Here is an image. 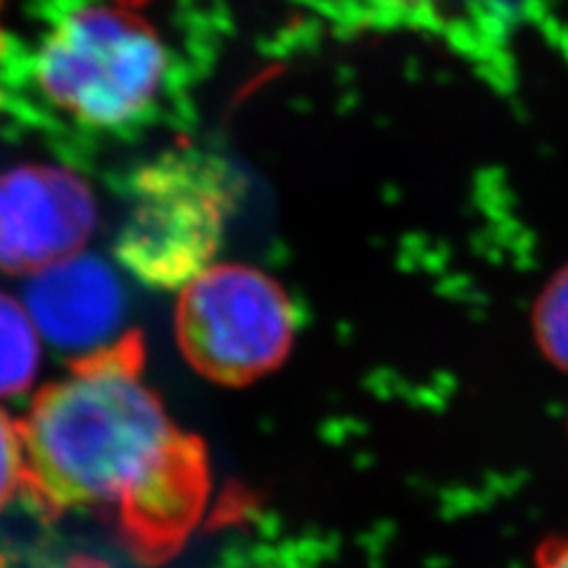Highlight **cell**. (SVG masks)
<instances>
[{
  "label": "cell",
  "instance_id": "obj_10",
  "mask_svg": "<svg viewBox=\"0 0 568 568\" xmlns=\"http://www.w3.org/2000/svg\"><path fill=\"white\" fill-rule=\"evenodd\" d=\"M372 17L388 22H410L417 27L440 29L446 0H363Z\"/></svg>",
  "mask_w": 568,
  "mask_h": 568
},
{
  "label": "cell",
  "instance_id": "obj_13",
  "mask_svg": "<svg viewBox=\"0 0 568 568\" xmlns=\"http://www.w3.org/2000/svg\"><path fill=\"white\" fill-rule=\"evenodd\" d=\"M106 3L126 8V10H140V8H145L148 3H152V0H106Z\"/></svg>",
  "mask_w": 568,
  "mask_h": 568
},
{
  "label": "cell",
  "instance_id": "obj_5",
  "mask_svg": "<svg viewBox=\"0 0 568 568\" xmlns=\"http://www.w3.org/2000/svg\"><path fill=\"white\" fill-rule=\"evenodd\" d=\"M98 225V204L79 173L22 164L0 173V271L36 275L81 254Z\"/></svg>",
  "mask_w": 568,
  "mask_h": 568
},
{
  "label": "cell",
  "instance_id": "obj_7",
  "mask_svg": "<svg viewBox=\"0 0 568 568\" xmlns=\"http://www.w3.org/2000/svg\"><path fill=\"white\" fill-rule=\"evenodd\" d=\"M41 334L20 301L0 292V398L27 390L39 372Z\"/></svg>",
  "mask_w": 568,
  "mask_h": 568
},
{
  "label": "cell",
  "instance_id": "obj_2",
  "mask_svg": "<svg viewBox=\"0 0 568 568\" xmlns=\"http://www.w3.org/2000/svg\"><path fill=\"white\" fill-rule=\"evenodd\" d=\"M173 62L156 29L135 10L69 3L50 17L27 58L8 62L50 114L81 131L129 133L152 119L171 88Z\"/></svg>",
  "mask_w": 568,
  "mask_h": 568
},
{
  "label": "cell",
  "instance_id": "obj_4",
  "mask_svg": "<svg viewBox=\"0 0 568 568\" xmlns=\"http://www.w3.org/2000/svg\"><path fill=\"white\" fill-rule=\"evenodd\" d=\"M175 334L187 363L204 377L246 384L287 358L294 313L273 277L248 265L221 263L183 287Z\"/></svg>",
  "mask_w": 568,
  "mask_h": 568
},
{
  "label": "cell",
  "instance_id": "obj_1",
  "mask_svg": "<svg viewBox=\"0 0 568 568\" xmlns=\"http://www.w3.org/2000/svg\"><path fill=\"white\" fill-rule=\"evenodd\" d=\"M24 490L48 514L95 509L133 552L169 557L209 500L202 443L178 426L142 377L138 334L74 361L20 422Z\"/></svg>",
  "mask_w": 568,
  "mask_h": 568
},
{
  "label": "cell",
  "instance_id": "obj_9",
  "mask_svg": "<svg viewBox=\"0 0 568 568\" xmlns=\"http://www.w3.org/2000/svg\"><path fill=\"white\" fill-rule=\"evenodd\" d=\"M27 459L20 424H14L0 410V511H3L12 497L24 488Z\"/></svg>",
  "mask_w": 568,
  "mask_h": 568
},
{
  "label": "cell",
  "instance_id": "obj_3",
  "mask_svg": "<svg viewBox=\"0 0 568 568\" xmlns=\"http://www.w3.org/2000/svg\"><path fill=\"white\" fill-rule=\"evenodd\" d=\"M227 190L221 171L197 154H164L133 178L119 261L145 284L178 290L200 277L219 252Z\"/></svg>",
  "mask_w": 568,
  "mask_h": 568
},
{
  "label": "cell",
  "instance_id": "obj_11",
  "mask_svg": "<svg viewBox=\"0 0 568 568\" xmlns=\"http://www.w3.org/2000/svg\"><path fill=\"white\" fill-rule=\"evenodd\" d=\"M536 568H568V530L557 532L538 547Z\"/></svg>",
  "mask_w": 568,
  "mask_h": 568
},
{
  "label": "cell",
  "instance_id": "obj_8",
  "mask_svg": "<svg viewBox=\"0 0 568 568\" xmlns=\"http://www.w3.org/2000/svg\"><path fill=\"white\" fill-rule=\"evenodd\" d=\"M530 323L547 363L568 375V263L547 280L532 306Z\"/></svg>",
  "mask_w": 568,
  "mask_h": 568
},
{
  "label": "cell",
  "instance_id": "obj_14",
  "mask_svg": "<svg viewBox=\"0 0 568 568\" xmlns=\"http://www.w3.org/2000/svg\"><path fill=\"white\" fill-rule=\"evenodd\" d=\"M79 568H95V566H79Z\"/></svg>",
  "mask_w": 568,
  "mask_h": 568
},
{
  "label": "cell",
  "instance_id": "obj_6",
  "mask_svg": "<svg viewBox=\"0 0 568 568\" xmlns=\"http://www.w3.org/2000/svg\"><path fill=\"white\" fill-rule=\"evenodd\" d=\"M24 308L45 342L74 355L91 358L121 344L126 292L110 263L91 254L69 256L29 277Z\"/></svg>",
  "mask_w": 568,
  "mask_h": 568
},
{
  "label": "cell",
  "instance_id": "obj_12",
  "mask_svg": "<svg viewBox=\"0 0 568 568\" xmlns=\"http://www.w3.org/2000/svg\"><path fill=\"white\" fill-rule=\"evenodd\" d=\"M8 0H0V110H3V104L8 100L6 95V77H8V62H10V41L6 36V27H3V10H6Z\"/></svg>",
  "mask_w": 568,
  "mask_h": 568
}]
</instances>
